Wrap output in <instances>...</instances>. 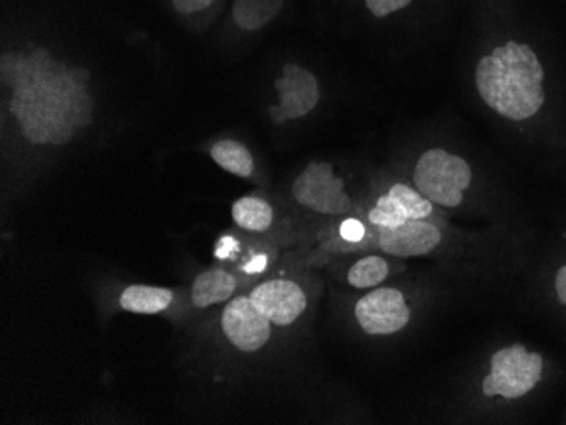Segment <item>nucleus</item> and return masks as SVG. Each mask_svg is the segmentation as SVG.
Segmentation results:
<instances>
[{
	"mask_svg": "<svg viewBox=\"0 0 566 425\" xmlns=\"http://www.w3.org/2000/svg\"><path fill=\"white\" fill-rule=\"evenodd\" d=\"M292 196L307 211L329 217L349 214L353 209L345 180L327 161H311L292 182Z\"/></svg>",
	"mask_w": 566,
	"mask_h": 425,
	"instance_id": "5",
	"label": "nucleus"
},
{
	"mask_svg": "<svg viewBox=\"0 0 566 425\" xmlns=\"http://www.w3.org/2000/svg\"><path fill=\"white\" fill-rule=\"evenodd\" d=\"M231 217L241 231L266 233L272 227L275 214L269 200L250 193V195L240 196L231 205Z\"/></svg>",
	"mask_w": 566,
	"mask_h": 425,
	"instance_id": "17",
	"label": "nucleus"
},
{
	"mask_svg": "<svg viewBox=\"0 0 566 425\" xmlns=\"http://www.w3.org/2000/svg\"><path fill=\"white\" fill-rule=\"evenodd\" d=\"M238 288H240V278L234 273L214 266L197 275L190 288V300L196 309H208L231 300Z\"/></svg>",
	"mask_w": 566,
	"mask_h": 425,
	"instance_id": "13",
	"label": "nucleus"
},
{
	"mask_svg": "<svg viewBox=\"0 0 566 425\" xmlns=\"http://www.w3.org/2000/svg\"><path fill=\"white\" fill-rule=\"evenodd\" d=\"M175 302V291L151 285H129L119 295V307L129 314L157 316L167 312Z\"/></svg>",
	"mask_w": 566,
	"mask_h": 425,
	"instance_id": "15",
	"label": "nucleus"
},
{
	"mask_svg": "<svg viewBox=\"0 0 566 425\" xmlns=\"http://www.w3.org/2000/svg\"><path fill=\"white\" fill-rule=\"evenodd\" d=\"M209 157L226 173L238 179L251 180L256 173V161L244 142L233 138H222L209 146Z\"/></svg>",
	"mask_w": 566,
	"mask_h": 425,
	"instance_id": "16",
	"label": "nucleus"
},
{
	"mask_svg": "<svg viewBox=\"0 0 566 425\" xmlns=\"http://www.w3.org/2000/svg\"><path fill=\"white\" fill-rule=\"evenodd\" d=\"M359 2L370 18L377 21H389L396 15L406 14L421 0H359Z\"/></svg>",
	"mask_w": 566,
	"mask_h": 425,
	"instance_id": "19",
	"label": "nucleus"
},
{
	"mask_svg": "<svg viewBox=\"0 0 566 425\" xmlns=\"http://www.w3.org/2000/svg\"><path fill=\"white\" fill-rule=\"evenodd\" d=\"M432 202L416 187L394 183L381 193L368 211V222L377 230H396L407 221H421L432 215Z\"/></svg>",
	"mask_w": 566,
	"mask_h": 425,
	"instance_id": "9",
	"label": "nucleus"
},
{
	"mask_svg": "<svg viewBox=\"0 0 566 425\" xmlns=\"http://www.w3.org/2000/svg\"><path fill=\"white\" fill-rule=\"evenodd\" d=\"M410 309L402 291L392 287L374 288L355 306L356 322L365 334L392 336L410 322Z\"/></svg>",
	"mask_w": 566,
	"mask_h": 425,
	"instance_id": "8",
	"label": "nucleus"
},
{
	"mask_svg": "<svg viewBox=\"0 0 566 425\" xmlns=\"http://www.w3.org/2000/svg\"><path fill=\"white\" fill-rule=\"evenodd\" d=\"M472 180V164L444 148L426 149L412 171V183L418 192L443 209L461 205Z\"/></svg>",
	"mask_w": 566,
	"mask_h": 425,
	"instance_id": "3",
	"label": "nucleus"
},
{
	"mask_svg": "<svg viewBox=\"0 0 566 425\" xmlns=\"http://www.w3.org/2000/svg\"><path fill=\"white\" fill-rule=\"evenodd\" d=\"M390 275V266L387 259L378 255L364 256L348 269L349 287L358 290L378 287L384 284Z\"/></svg>",
	"mask_w": 566,
	"mask_h": 425,
	"instance_id": "18",
	"label": "nucleus"
},
{
	"mask_svg": "<svg viewBox=\"0 0 566 425\" xmlns=\"http://www.w3.org/2000/svg\"><path fill=\"white\" fill-rule=\"evenodd\" d=\"M443 234L434 224L421 221H407L396 230H378L377 247L396 258L426 256L440 246Z\"/></svg>",
	"mask_w": 566,
	"mask_h": 425,
	"instance_id": "11",
	"label": "nucleus"
},
{
	"mask_svg": "<svg viewBox=\"0 0 566 425\" xmlns=\"http://www.w3.org/2000/svg\"><path fill=\"white\" fill-rule=\"evenodd\" d=\"M168 14L190 33H206L224 14L228 0H160Z\"/></svg>",
	"mask_w": 566,
	"mask_h": 425,
	"instance_id": "14",
	"label": "nucleus"
},
{
	"mask_svg": "<svg viewBox=\"0 0 566 425\" xmlns=\"http://www.w3.org/2000/svg\"><path fill=\"white\" fill-rule=\"evenodd\" d=\"M338 233L346 243H359V241H364L367 230H365L364 222H359L358 219H346L342 222Z\"/></svg>",
	"mask_w": 566,
	"mask_h": 425,
	"instance_id": "20",
	"label": "nucleus"
},
{
	"mask_svg": "<svg viewBox=\"0 0 566 425\" xmlns=\"http://www.w3.org/2000/svg\"><path fill=\"white\" fill-rule=\"evenodd\" d=\"M6 116L22 145L56 151L94 126V72L60 55L50 43L24 40L0 56Z\"/></svg>",
	"mask_w": 566,
	"mask_h": 425,
	"instance_id": "1",
	"label": "nucleus"
},
{
	"mask_svg": "<svg viewBox=\"0 0 566 425\" xmlns=\"http://www.w3.org/2000/svg\"><path fill=\"white\" fill-rule=\"evenodd\" d=\"M273 87L276 103L269 107V117L275 126L305 119L317 109L323 98L316 73L298 63H283Z\"/></svg>",
	"mask_w": 566,
	"mask_h": 425,
	"instance_id": "6",
	"label": "nucleus"
},
{
	"mask_svg": "<svg viewBox=\"0 0 566 425\" xmlns=\"http://www.w3.org/2000/svg\"><path fill=\"white\" fill-rule=\"evenodd\" d=\"M287 0H231L226 8L222 33L231 36H254L269 30L282 18Z\"/></svg>",
	"mask_w": 566,
	"mask_h": 425,
	"instance_id": "12",
	"label": "nucleus"
},
{
	"mask_svg": "<svg viewBox=\"0 0 566 425\" xmlns=\"http://www.w3.org/2000/svg\"><path fill=\"white\" fill-rule=\"evenodd\" d=\"M555 290L556 295H558L559 302L566 306V265L562 266L558 273H556Z\"/></svg>",
	"mask_w": 566,
	"mask_h": 425,
	"instance_id": "23",
	"label": "nucleus"
},
{
	"mask_svg": "<svg viewBox=\"0 0 566 425\" xmlns=\"http://www.w3.org/2000/svg\"><path fill=\"white\" fill-rule=\"evenodd\" d=\"M219 323L226 341L240 353H259L272 339L273 323L254 307L248 294L234 295L224 304Z\"/></svg>",
	"mask_w": 566,
	"mask_h": 425,
	"instance_id": "7",
	"label": "nucleus"
},
{
	"mask_svg": "<svg viewBox=\"0 0 566 425\" xmlns=\"http://www.w3.org/2000/svg\"><path fill=\"white\" fill-rule=\"evenodd\" d=\"M475 87L485 106L504 119L523 123L546 103L545 68L533 47L509 40L476 63Z\"/></svg>",
	"mask_w": 566,
	"mask_h": 425,
	"instance_id": "2",
	"label": "nucleus"
},
{
	"mask_svg": "<svg viewBox=\"0 0 566 425\" xmlns=\"http://www.w3.org/2000/svg\"><path fill=\"white\" fill-rule=\"evenodd\" d=\"M238 249H240V243H238L237 237L226 234V236L219 237L218 243H216L214 255L219 262H228L237 255Z\"/></svg>",
	"mask_w": 566,
	"mask_h": 425,
	"instance_id": "21",
	"label": "nucleus"
},
{
	"mask_svg": "<svg viewBox=\"0 0 566 425\" xmlns=\"http://www.w3.org/2000/svg\"><path fill=\"white\" fill-rule=\"evenodd\" d=\"M542 374V354L530 353L523 344L499 349L491 360V373L483 379V395L521 399L539 383Z\"/></svg>",
	"mask_w": 566,
	"mask_h": 425,
	"instance_id": "4",
	"label": "nucleus"
},
{
	"mask_svg": "<svg viewBox=\"0 0 566 425\" xmlns=\"http://www.w3.org/2000/svg\"><path fill=\"white\" fill-rule=\"evenodd\" d=\"M251 302L269 317L276 328H289L301 319L307 309V294L294 280L270 278L248 291Z\"/></svg>",
	"mask_w": 566,
	"mask_h": 425,
	"instance_id": "10",
	"label": "nucleus"
},
{
	"mask_svg": "<svg viewBox=\"0 0 566 425\" xmlns=\"http://www.w3.org/2000/svg\"><path fill=\"white\" fill-rule=\"evenodd\" d=\"M266 266H269V256L256 255L241 266V272L247 273V275H256V273L265 272Z\"/></svg>",
	"mask_w": 566,
	"mask_h": 425,
	"instance_id": "22",
	"label": "nucleus"
}]
</instances>
